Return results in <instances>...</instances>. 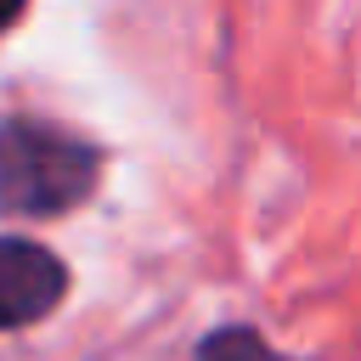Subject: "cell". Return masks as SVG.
I'll return each instance as SVG.
<instances>
[{"mask_svg": "<svg viewBox=\"0 0 361 361\" xmlns=\"http://www.w3.org/2000/svg\"><path fill=\"white\" fill-rule=\"evenodd\" d=\"M68 299V265L34 237H0V333L45 322Z\"/></svg>", "mask_w": 361, "mask_h": 361, "instance_id": "7a4b0ae2", "label": "cell"}, {"mask_svg": "<svg viewBox=\"0 0 361 361\" xmlns=\"http://www.w3.org/2000/svg\"><path fill=\"white\" fill-rule=\"evenodd\" d=\"M197 361H293V355L271 350V338H265L259 327L226 322V327H214V333L197 338Z\"/></svg>", "mask_w": 361, "mask_h": 361, "instance_id": "3957f363", "label": "cell"}, {"mask_svg": "<svg viewBox=\"0 0 361 361\" xmlns=\"http://www.w3.org/2000/svg\"><path fill=\"white\" fill-rule=\"evenodd\" d=\"M23 6H28V0H0V28H11V23L23 17Z\"/></svg>", "mask_w": 361, "mask_h": 361, "instance_id": "277c9868", "label": "cell"}, {"mask_svg": "<svg viewBox=\"0 0 361 361\" xmlns=\"http://www.w3.org/2000/svg\"><path fill=\"white\" fill-rule=\"evenodd\" d=\"M102 180V147L51 124L11 113L0 118V209L23 220H51L79 209Z\"/></svg>", "mask_w": 361, "mask_h": 361, "instance_id": "6da1fadb", "label": "cell"}]
</instances>
